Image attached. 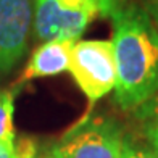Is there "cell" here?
Masks as SVG:
<instances>
[{
  "label": "cell",
  "mask_w": 158,
  "mask_h": 158,
  "mask_svg": "<svg viewBox=\"0 0 158 158\" xmlns=\"http://www.w3.org/2000/svg\"><path fill=\"white\" fill-rule=\"evenodd\" d=\"M116 63L114 100L126 111L158 94V29L143 5L126 0L110 16Z\"/></svg>",
  "instance_id": "cell-1"
},
{
  "label": "cell",
  "mask_w": 158,
  "mask_h": 158,
  "mask_svg": "<svg viewBox=\"0 0 158 158\" xmlns=\"http://www.w3.org/2000/svg\"><path fill=\"white\" fill-rule=\"evenodd\" d=\"M95 16H102L100 0H34L32 31L40 42L77 40Z\"/></svg>",
  "instance_id": "cell-2"
},
{
  "label": "cell",
  "mask_w": 158,
  "mask_h": 158,
  "mask_svg": "<svg viewBox=\"0 0 158 158\" xmlns=\"http://www.w3.org/2000/svg\"><path fill=\"white\" fill-rule=\"evenodd\" d=\"M68 71L90 103L116 87V63L111 40H77Z\"/></svg>",
  "instance_id": "cell-3"
},
{
  "label": "cell",
  "mask_w": 158,
  "mask_h": 158,
  "mask_svg": "<svg viewBox=\"0 0 158 158\" xmlns=\"http://www.w3.org/2000/svg\"><path fill=\"white\" fill-rule=\"evenodd\" d=\"M124 135L111 118H87L64 135L53 152L60 158H121Z\"/></svg>",
  "instance_id": "cell-4"
},
{
  "label": "cell",
  "mask_w": 158,
  "mask_h": 158,
  "mask_svg": "<svg viewBox=\"0 0 158 158\" xmlns=\"http://www.w3.org/2000/svg\"><path fill=\"white\" fill-rule=\"evenodd\" d=\"M32 19V0H0V74L10 73L26 53Z\"/></svg>",
  "instance_id": "cell-5"
},
{
  "label": "cell",
  "mask_w": 158,
  "mask_h": 158,
  "mask_svg": "<svg viewBox=\"0 0 158 158\" xmlns=\"http://www.w3.org/2000/svg\"><path fill=\"white\" fill-rule=\"evenodd\" d=\"M77 40L53 39L47 40L34 50L29 63L23 71L21 81H32L39 77H50L68 71L71 52Z\"/></svg>",
  "instance_id": "cell-6"
},
{
  "label": "cell",
  "mask_w": 158,
  "mask_h": 158,
  "mask_svg": "<svg viewBox=\"0 0 158 158\" xmlns=\"http://www.w3.org/2000/svg\"><path fill=\"white\" fill-rule=\"evenodd\" d=\"M140 132L148 143V150L158 158V94L134 110Z\"/></svg>",
  "instance_id": "cell-7"
},
{
  "label": "cell",
  "mask_w": 158,
  "mask_h": 158,
  "mask_svg": "<svg viewBox=\"0 0 158 158\" xmlns=\"http://www.w3.org/2000/svg\"><path fill=\"white\" fill-rule=\"evenodd\" d=\"M13 113H15V95L11 90L0 92V143L15 145V129H13Z\"/></svg>",
  "instance_id": "cell-8"
},
{
  "label": "cell",
  "mask_w": 158,
  "mask_h": 158,
  "mask_svg": "<svg viewBox=\"0 0 158 158\" xmlns=\"http://www.w3.org/2000/svg\"><path fill=\"white\" fill-rule=\"evenodd\" d=\"M121 158H155V156L150 153L148 148L139 147L132 140L124 139L123 150H121Z\"/></svg>",
  "instance_id": "cell-9"
},
{
  "label": "cell",
  "mask_w": 158,
  "mask_h": 158,
  "mask_svg": "<svg viewBox=\"0 0 158 158\" xmlns=\"http://www.w3.org/2000/svg\"><path fill=\"white\" fill-rule=\"evenodd\" d=\"M126 0H100V8H102V16H111L119 6H123Z\"/></svg>",
  "instance_id": "cell-10"
},
{
  "label": "cell",
  "mask_w": 158,
  "mask_h": 158,
  "mask_svg": "<svg viewBox=\"0 0 158 158\" xmlns=\"http://www.w3.org/2000/svg\"><path fill=\"white\" fill-rule=\"evenodd\" d=\"M143 8L147 10L148 16L152 18L155 27L158 29V0H143Z\"/></svg>",
  "instance_id": "cell-11"
},
{
  "label": "cell",
  "mask_w": 158,
  "mask_h": 158,
  "mask_svg": "<svg viewBox=\"0 0 158 158\" xmlns=\"http://www.w3.org/2000/svg\"><path fill=\"white\" fill-rule=\"evenodd\" d=\"M0 158H18L16 143L15 145H3V143H0Z\"/></svg>",
  "instance_id": "cell-12"
},
{
  "label": "cell",
  "mask_w": 158,
  "mask_h": 158,
  "mask_svg": "<svg viewBox=\"0 0 158 158\" xmlns=\"http://www.w3.org/2000/svg\"><path fill=\"white\" fill-rule=\"evenodd\" d=\"M42 158H60V156L56 155L55 152H52V153H48V155H45V156H42Z\"/></svg>",
  "instance_id": "cell-13"
}]
</instances>
